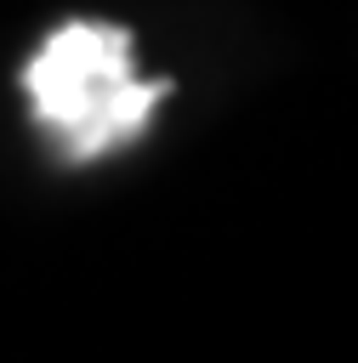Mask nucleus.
<instances>
[{"label":"nucleus","mask_w":358,"mask_h":363,"mask_svg":"<svg viewBox=\"0 0 358 363\" xmlns=\"http://www.w3.org/2000/svg\"><path fill=\"white\" fill-rule=\"evenodd\" d=\"M23 91L34 119L57 136V147L85 164L125 142H136L170 91V79H142L131 62V34L114 23H63L34 62L23 68Z\"/></svg>","instance_id":"nucleus-1"}]
</instances>
